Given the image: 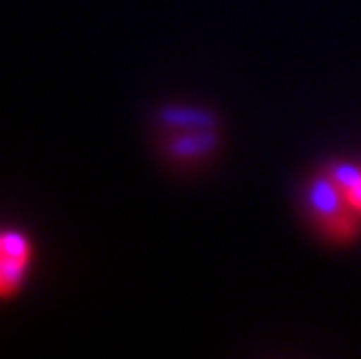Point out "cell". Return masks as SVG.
<instances>
[{"instance_id":"2","label":"cell","mask_w":361,"mask_h":359,"mask_svg":"<svg viewBox=\"0 0 361 359\" xmlns=\"http://www.w3.org/2000/svg\"><path fill=\"white\" fill-rule=\"evenodd\" d=\"M33 262V245L19 231H0V299L17 294Z\"/></svg>"},{"instance_id":"3","label":"cell","mask_w":361,"mask_h":359,"mask_svg":"<svg viewBox=\"0 0 361 359\" xmlns=\"http://www.w3.org/2000/svg\"><path fill=\"white\" fill-rule=\"evenodd\" d=\"M326 175L345 198V203L361 217V166L357 164H334Z\"/></svg>"},{"instance_id":"1","label":"cell","mask_w":361,"mask_h":359,"mask_svg":"<svg viewBox=\"0 0 361 359\" xmlns=\"http://www.w3.org/2000/svg\"><path fill=\"white\" fill-rule=\"evenodd\" d=\"M308 205L314 217V224L331 243H350L359 233V215L345 203V198L336 189L331 178L324 173L312 182L308 192Z\"/></svg>"}]
</instances>
